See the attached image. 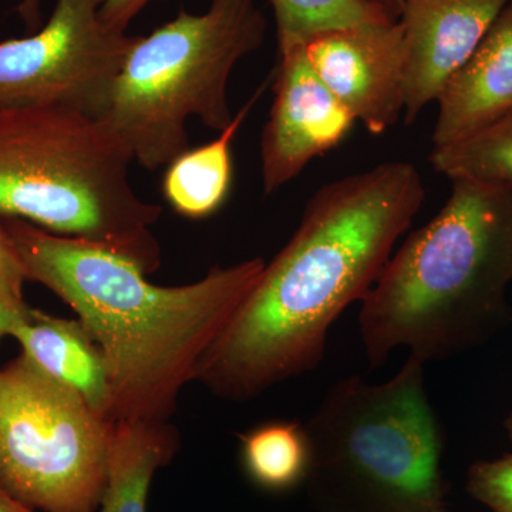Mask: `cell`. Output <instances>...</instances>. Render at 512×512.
Wrapping results in <instances>:
<instances>
[{
	"label": "cell",
	"mask_w": 512,
	"mask_h": 512,
	"mask_svg": "<svg viewBox=\"0 0 512 512\" xmlns=\"http://www.w3.org/2000/svg\"><path fill=\"white\" fill-rule=\"evenodd\" d=\"M512 285V192L451 180L433 220L407 237L362 301L370 366L397 348L424 362L470 349L507 315Z\"/></svg>",
	"instance_id": "3"
},
{
	"label": "cell",
	"mask_w": 512,
	"mask_h": 512,
	"mask_svg": "<svg viewBox=\"0 0 512 512\" xmlns=\"http://www.w3.org/2000/svg\"><path fill=\"white\" fill-rule=\"evenodd\" d=\"M274 79V103L261 137L265 195L339 147L357 123L313 72L302 45L278 53Z\"/></svg>",
	"instance_id": "10"
},
{
	"label": "cell",
	"mask_w": 512,
	"mask_h": 512,
	"mask_svg": "<svg viewBox=\"0 0 512 512\" xmlns=\"http://www.w3.org/2000/svg\"><path fill=\"white\" fill-rule=\"evenodd\" d=\"M133 156L103 120L60 106L0 109V217L93 242L146 274L161 207L138 197Z\"/></svg>",
	"instance_id": "4"
},
{
	"label": "cell",
	"mask_w": 512,
	"mask_h": 512,
	"mask_svg": "<svg viewBox=\"0 0 512 512\" xmlns=\"http://www.w3.org/2000/svg\"><path fill=\"white\" fill-rule=\"evenodd\" d=\"M256 0H211L204 13L180 10L136 42L100 120L138 163L154 171L190 148L187 121L221 133L234 120L228 83L239 60L264 46Z\"/></svg>",
	"instance_id": "6"
},
{
	"label": "cell",
	"mask_w": 512,
	"mask_h": 512,
	"mask_svg": "<svg viewBox=\"0 0 512 512\" xmlns=\"http://www.w3.org/2000/svg\"><path fill=\"white\" fill-rule=\"evenodd\" d=\"M28 305H16L10 302L5 296L0 295V338L10 335L13 325L23 312L26 311Z\"/></svg>",
	"instance_id": "22"
},
{
	"label": "cell",
	"mask_w": 512,
	"mask_h": 512,
	"mask_svg": "<svg viewBox=\"0 0 512 512\" xmlns=\"http://www.w3.org/2000/svg\"><path fill=\"white\" fill-rule=\"evenodd\" d=\"M25 281H28L25 268L5 225L0 222V295L16 305H26L23 299Z\"/></svg>",
	"instance_id": "20"
},
{
	"label": "cell",
	"mask_w": 512,
	"mask_h": 512,
	"mask_svg": "<svg viewBox=\"0 0 512 512\" xmlns=\"http://www.w3.org/2000/svg\"><path fill=\"white\" fill-rule=\"evenodd\" d=\"M10 336L18 340L22 355L37 369L82 396L94 412L110 423L106 360L80 320L57 318L28 306Z\"/></svg>",
	"instance_id": "13"
},
{
	"label": "cell",
	"mask_w": 512,
	"mask_h": 512,
	"mask_svg": "<svg viewBox=\"0 0 512 512\" xmlns=\"http://www.w3.org/2000/svg\"><path fill=\"white\" fill-rule=\"evenodd\" d=\"M467 493L493 512H512V454L468 468Z\"/></svg>",
	"instance_id": "19"
},
{
	"label": "cell",
	"mask_w": 512,
	"mask_h": 512,
	"mask_svg": "<svg viewBox=\"0 0 512 512\" xmlns=\"http://www.w3.org/2000/svg\"><path fill=\"white\" fill-rule=\"evenodd\" d=\"M367 2H370L372 5L377 6V8L382 9L389 18L397 20L399 19L400 13H402L407 0H367Z\"/></svg>",
	"instance_id": "24"
},
{
	"label": "cell",
	"mask_w": 512,
	"mask_h": 512,
	"mask_svg": "<svg viewBox=\"0 0 512 512\" xmlns=\"http://www.w3.org/2000/svg\"><path fill=\"white\" fill-rule=\"evenodd\" d=\"M26 279L79 316L106 360L111 424L165 423L205 353L258 284L265 262L214 266L183 286H157L130 259L93 242L8 218Z\"/></svg>",
	"instance_id": "2"
},
{
	"label": "cell",
	"mask_w": 512,
	"mask_h": 512,
	"mask_svg": "<svg viewBox=\"0 0 512 512\" xmlns=\"http://www.w3.org/2000/svg\"><path fill=\"white\" fill-rule=\"evenodd\" d=\"M323 84L375 136L404 114L403 30L399 20L320 33L303 43Z\"/></svg>",
	"instance_id": "9"
},
{
	"label": "cell",
	"mask_w": 512,
	"mask_h": 512,
	"mask_svg": "<svg viewBox=\"0 0 512 512\" xmlns=\"http://www.w3.org/2000/svg\"><path fill=\"white\" fill-rule=\"evenodd\" d=\"M424 200L423 178L409 161L323 185L205 353L197 380L242 402L315 369L330 326L372 291Z\"/></svg>",
	"instance_id": "1"
},
{
	"label": "cell",
	"mask_w": 512,
	"mask_h": 512,
	"mask_svg": "<svg viewBox=\"0 0 512 512\" xmlns=\"http://www.w3.org/2000/svg\"><path fill=\"white\" fill-rule=\"evenodd\" d=\"M434 171L450 180H470L512 192V114L473 136L433 148Z\"/></svg>",
	"instance_id": "17"
},
{
	"label": "cell",
	"mask_w": 512,
	"mask_h": 512,
	"mask_svg": "<svg viewBox=\"0 0 512 512\" xmlns=\"http://www.w3.org/2000/svg\"><path fill=\"white\" fill-rule=\"evenodd\" d=\"M410 355L389 382L333 384L305 424L315 512H448L444 434Z\"/></svg>",
	"instance_id": "5"
},
{
	"label": "cell",
	"mask_w": 512,
	"mask_h": 512,
	"mask_svg": "<svg viewBox=\"0 0 512 512\" xmlns=\"http://www.w3.org/2000/svg\"><path fill=\"white\" fill-rule=\"evenodd\" d=\"M504 427L512 443V413L507 417V420H505Z\"/></svg>",
	"instance_id": "26"
},
{
	"label": "cell",
	"mask_w": 512,
	"mask_h": 512,
	"mask_svg": "<svg viewBox=\"0 0 512 512\" xmlns=\"http://www.w3.org/2000/svg\"><path fill=\"white\" fill-rule=\"evenodd\" d=\"M510 0H407L400 13L404 57V123L439 99Z\"/></svg>",
	"instance_id": "11"
},
{
	"label": "cell",
	"mask_w": 512,
	"mask_h": 512,
	"mask_svg": "<svg viewBox=\"0 0 512 512\" xmlns=\"http://www.w3.org/2000/svg\"><path fill=\"white\" fill-rule=\"evenodd\" d=\"M151 2L154 0H104L101 6V18L110 28L127 32L130 23Z\"/></svg>",
	"instance_id": "21"
},
{
	"label": "cell",
	"mask_w": 512,
	"mask_h": 512,
	"mask_svg": "<svg viewBox=\"0 0 512 512\" xmlns=\"http://www.w3.org/2000/svg\"><path fill=\"white\" fill-rule=\"evenodd\" d=\"M40 8H42V0H20L18 5L20 19L25 23L26 29L32 33L42 26Z\"/></svg>",
	"instance_id": "23"
},
{
	"label": "cell",
	"mask_w": 512,
	"mask_h": 512,
	"mask_svg": "<svg viewBox=\"0 0 512 512\" xmlns=\"http://www.w3.org/2000/svg\"><path fill=\"white\" fill-rule=\"evenodd\" d=\"M266 83L242 106L220 136L204 146L188 148L165 167L163 194L177 214L202 220L220 211L232 187V141L264 93Z\"/></svg>",
	"instance_id": "15"
},
{
	"label": "cell",
	"mask_w": 512,
	"mask_h": 512,
	"mask_svg": "<svg viewBox=\"0 0 512 512\" xmlns=\"http://www.w3.org/2000/svg\"><path fill=\"white\" fill-rule=\"evenodd\" d=\"M274 9L278 53L312 37L365 23L394 20L367 0H269Z\"/></svg>",
	"instance_id": "18"
},
{
	"label": "cell",
	"mask_w": 512,
	"mask_h": 512,
	"mask_svg": "<svg viewBox=\"0 0 512 512\" xmlns=\"http://www.w3.org/2000/svg\"><path fill=\"white\" fill-rule=\"evenodd\" d=\"M0 512H37L26 507L0 487Z\"/></svg>",
	"instance_id": "25"
},
{
	"label": "cell",
	"mask_w": 512,
	"mask_h": 512,
	"mask_svg": "<svg viewBox=\"0 0 512 512\" xmlns=\"http://www.w3.org/2000/svg\"><path fill=\"white\" fill-rule=\"evenodd\" d=\"M111 427L23 355L0 369V487L37 512H99Z\"/></svg>",
	"instance_id": "7"
},
{
	"label": "cell",
	"mask_w": 512,
	"mask_h": 512,
	"mask_svg": "<svg viewBox=\"0 0 512 512\" xmlns=\"http://www.w3.org/2000/svg\"><path fill=\"white\" fill-rule=\"evenodd\" d=\"M178 447V436L167 421L114 423L109 478L99 512H147L154 474L171 463Z\"/></svg>",
	"instance_id": "14"
},
{
	"label": "cell",
	"mask_w": 512,
	"mask_h": 512,
	"mask_svg": "<svg viewBox=\"0 0 512 512\" xmlns=\"http://www.w3.org/2000/svg\"><path fill=\"white\" fill-rule=\"evenodd\" d=\"M245 476L265 493L285 494L305 485L311 470V441L299 421L272 420L241 436Z\"/></svg>",
	"instance_id": "16"
},
{
	"label": "cell",
	"mask_w": 512,
	"mask_h": 512,
	"mask_svg": "<svg viewBox=\"0 0 512 512\" xmlns=\"http://www.w3.org/2000/svg\"><path fill=\"white\" fill-rule=\"evenodd\" d=\"M431 141L446 147L512 114V0L441 90Z\"/></svg>",
	"instance_id": "12"
},
{
	"label": "cell",
	"mask_w": 512,
	"mask_h": 512,
	"mask_svg": "<svg viewBox=\"0 0 512 512\" xmlns=\"http://www.w3.org/2000/svg\"><path fill=\"white\" fill-rule=\"evenodd\" d=\"M104 0H56L49 20L0 42V109L60 106L100 119L137 36L110 28Z\"/></svg>",
	"instance_id": "8"
}]
</instances>
